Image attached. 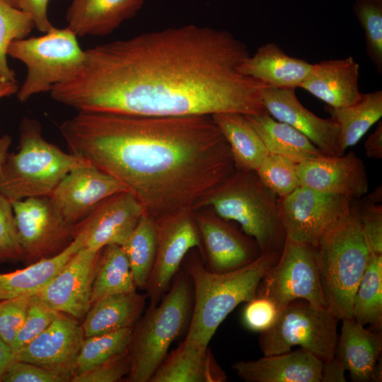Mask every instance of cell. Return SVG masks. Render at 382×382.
I'll return each mask as SVG.
<instances>
[{"instance_id": "cell-1", "label": "cell", "mask_w": 382, "mask_h": 382, "mask_svg": "<svg viewBox=\"0 0 382 382\" xmlns=\"http://www.w3.org/2000/svg\"><path fill=\"white\" fill-rule=\"evenodd\" d=\"M250 56L227 30L185 25L84 50L79 69L50 91L77 112L176 117L267 113L268 85L241 74Z\"/></svg>"}, {"instance_id": "cell-2", "label": "cell", "mask_w": 382, "mask_h": 382, "mask_svg": "<svg viewBox=\"0 0 382 382\" xmlns=\"http://www.w3.org/2000/svg\"><path fill=\"white\" fill-rule=\"evenodd\" d=\"M59 129L70 152L122 182L155 219L192 208L236 169L209 115L77 112Z\"/></svg>"}, {"instance_id": "cell-3", "label": "cell", "mask_w": 382, "mask_h": 382, "mask_svg": "<svg viewBox=\"0 0 382 382\" xmlns=\"http://www.w3.org/2000/svg\"><path fill=\"white\" fill-rule=\"evenodd\" d=\"M280 253H261L250 263L221 273L209 270L197 257L186 261L184 271L192 282L193 305L185 338L208 346L227 316L256 297L262 280Z\"/></svg>"}, {"instance_id": "cell-4", "label": "cell", "mask_w": 382, "mask_h": 382, "mask_svg": "<svg viewBox=\"0 0 382 382\" xmlns=\"http://www.w3.org/2000/svg\"><path fill=\"white\" fill-rule=\"evenodd\" d=\"M209 208L219 216L239 224L257 243L261 253H281L286 241L277 196L253 170L235 169L193 204V211Z\"/></svg>"}, {"instance_id": "cell-5", "label": "cell", "mask_w": 382, "mask_h": 382, "mask_svg": "<svg viewBox=\"0 0 382 382\" xmlns=\"http://www.w3.org/2000/svg\"><path fill=\"white\" fill-rule=\"evenodd\" d=\"M89 164L47 141L40 124L25 117L19 125L17 151L8 153L0 166V192L11 202L50 197L69 173Z\"/></svg>"}, {"instance_id": "cell-6", "label": "cell", "mask_w": 382, "mask_h": 382, "mask_svg": "<svg viewBox=\"0 0 382 382\" xmlns=\"http://www.w3.org/2000/svg\"><path fill=\"white\" fill-rule=\"evenodd\" d=\"M315 250L328 308L339 320L353 318L354 298L372 255L355 200L349 215L325 234Z\"/></svg>"}, {"instance_id": "cell-7", "label": "cell", "mask_w": 382, "mask_h": 382, "mask_svg": "<svg viewBox=\"0 0 382 382\" xmlns=\"http://www.w3.org/2000/svg\"><path fill=\"white\" fill-rule=\"evenodd\" d=\"M193 305V288L187 273L178 275L168 291L132 330L128 352L129 382H149L168 354L171 344L189 325Z\"/></svg>"}, {"instance_id": "cell-8", "label": "cell", "mask_w": 382, "mask_h": 382, "mask_svg": "<svg viewBox=\"0 0 382 382\" xmlns=\"http://www.w3.org/2000/svg\"><path fill=\"white\" fill-rule=\"evenodd\" d=\"M8 56L23 62L27 74L16 93L20 102L47 92L71 77L81 66L83 50L77 36L69 28L53 27L39 37L13 40Z\"/></svg>"}, {"instance_id": "cell-9", "label": "cell", "mask_w": 382, "mask_h": 382, "mask_svg": "<svg viewBox=\"0 0 382 382\" xmlns=\"http://www.w3.org/2000/svg\"><path fill=\"white\" fill-rule=\"evenodd\" d=\"M339 320L327 306L296 300L279 311L270 328L260 332V349L267 356L299 346L323 363L328 362L335 357Z\"/></svg>"}, {"instance_id": "cell-10", "label": "cell", "mask_w": 382, "mask_h": 382, "mask_svg": "<svg viewBox=\"0 0 382 382\" xmlns=\"http://www.w3.org/2000/svg\"><path fill=\"white\" fill-rule=\"evenodd\" d=\"M257 296L267 298L279 311L296 300L327 306L315 247L286 238L279 257L262 280Z\"/></svg>"}, {"instance_id": "cell-11", "label": "cell", "mask_w": 382, "mask_h": 382, "mask_svg": "<svg viewBox=\"0 0 382 382\" xmlns=\"http://www.w3.org/2000/svg\"><path fill=\"white\" fill-rule=\"evenodd\" d=\"M354 201L302 185L286 196L277 197L286 238L316 247L349 215Z\"/></svg>"}, {"instance_id": "cell-12", "label": "cell", "mask_w": 382, "mask_h": 382, "mask_svg": "<svg viewBox=\"0 0 382 382\" xmlns=\"http://www.w3.org/2000/svg\"><path fill=\"white\" fill-rule=\"evenodd\" d=\"M23 260L33 263L54 256L74 239L76 224L64 219L49 197L11 202Z\"/></svg>"}, {"instance_id": "cell-13", "label": "cell", "mask_w": 382, "mask_h": 382, "mask_svg": "<svg viewBox=\"0 0 382 382\" xmlns=\"http://www.w3.org/2000/svg\"><path fill=\"white\" fill-rule=\"evenodd\" d=\"M156 256L147 286L149 306L158 304L192 248L202 250V241L192 208L178 209L156 219Z\"/></svg>"}, {"instance_id": "cell-14", "label": "cell", "mask_w": 382, "mask_h": 382, "mask_svg": "<svg viewBox=\"0 0 382 382\" xmlns=\"http://www.w3.org/2000/svg\"><path fill=\"white\" fill-rule=\"evenodd\" d=\"M84 338L76 318L59 312L44 331L16 354V359L36 364L71 381Z\"/></svg>"}, {"instance_id": "cell-15", "label": "cell", "mask_w": 382, "mask_h": 382, "mask_svg": "<svg viewBox=\"0 0 382 382\" xmlns=\"http://www.w3.org/2000/svg\"><path fill=\"white\" fill-rule=\"evenodd\" d=\"M194 219L209 270L218 273L232 271L260 255L259 247L252 238L212 210L194 211Z\"/></svg>"}, {"instance_id": "cell-16", "label": "cell", "mask_w": 382, "mask_h": 382, "mask_svg": "<svg viewBox=\"0 0 382 382\" xmlns=\"http://www.w3.org/2000/svg\"><path fill=\"white\" fill-rule=\"evenodd\" d=\"M128 191L119 180L91 164L69 173L50 195L54 209L76 224L108 197Z\"/></svg>"}, {"instance_id": "cell-17", "label": "cell", "mask_w": 382, "mask_h": 382, "mask_svg": "<svg viewBox=\"0 0 382 382\" xmlns=\"http://www.w3.org/2000/svg\"><path fill=\"white\" fill-rule=\"evenodd\" d=\"M101 250L81 248L37 294L57 311L83 319L91 306L93 282Z\"/></svg>"}, {"instance_id": "cell-18", "label": "cell", "mask_w": 382, "mask_h": 382, "mask_svg": "<svg viewBox=\"0 0 382 382\" xmlns=\"http://www.w3.org/2000/svg\"><path fill=\"white\" fill-rule=\"evenodd\" d=\"M145 210L129 191L113 195L100 202L76 224V235L83 247L102 250L110 244L121 245L135 227Z\"/></svg>"}, {"instance_id": "cell-19", "label": "cell", "mask_w": 382, "mask_h": 382, "mask_svg": "<svg viewBox=\"0 0 382 382\" xmlns=\"http://www.w3.org/2000/svg\"><path fill=\"white\" fill-rule=\"evenodd\" d=\"M296 171L302 186L353 201L365 195L369 189L364 162L354 152L297 163Z\"/></svg>"}, {"instance_id": "cell-20", "label": "cell", "mask_w": 382, "mask_h": 382, "mask_svg": "<svg viewBox=\"0 0 382 382\" xmlns=\"http://www.w3.org/2000/svg\"><path fill=\"white\" fill-rule=\"evenodd\" d=\"M296 88L267 86L262 91V103L269 115L305 135L330 156H340L339 127L332 118L323 119L306 108L298 100Z\"/></svg>"}, {"instance_id": "cell-21", "label": "cell", "mask_w": 382, "mask_h": 382, "mask_svg": "<svg viewBox=\"0 0 382 382\" xmlns=\"http://www.w3.org/2000/svg\"><path fill=\"white\" fill-rule=\"evenodd\" d=\"M322 367L320 359L301 348L232 365L247 382H320Z\"/></svg>"}, {"instance_id": "cell-22", "label": "cell", "mask_w": 382, "mask_h": 382, "mask_svg": "<svg viewBox=\"0 0 382 382\" xmlns=\"http://www.w3.org/2000/svg\"><path fill=\"white\" fill-rule=\"evenodd\" d=\"M359 65L352 56L323 60L313 64L300 88L332 108L347 107L359 101Z\"/></svg>"}, {"instance_id": "cell-23", "label": "cell", "mask_w": 382, "mask_h": 382, "mask_svg": "<svg viewBox=\"0 0 382 382\" xmlns=\"http://www.w3.org/2000/svg\"><path fill=\"white\" fill-rule=\"evenodd\" d=\"M335 356L354 382L379 381L378 361L382 349L381 332L366 329L354 318L341 319Z\"/></svg>"}, {"instance_id": "cell-24", "label": "cell", "mask_w": 382, "mask_h": 382, "mask_svg": "<svg viewBox=\"0 0 382 382\" xmlns=\"http://www.w3.org/2000/svg\"><path fill=\"white\" fill-rule=\"evenodd\" d=\"M226 378L208 346L185 338L167 354L149 382H224Z\"/></svg>"}, {"instance_id": "cell-25", "label": "cell", "mask_w": 382, "mask_h": 382, "mask_svg": "<svg viewBox=\"0 0 382 382\" xmlns=\"http://www.w3.org/2000/svg\"><path fill=\"white\" fill-rule=\"evenodd\" d=\"M144 0H72L66 20L78 36H105L134 17Z\"/></svg>"}, {"instance_id": "cell-26", "label": "cell", "mask_w": 382, "mask_h": 382, "mask_svg": "<svg viewBox=\"0 0 382 382\" xmlns=\"http://www.w3.org/2000/svg\"><path fill=\"white\" fill-rule=\"evenodd\" d=\"M313 64L286 54L274 43H267L247 57L239 71L270 86L296 88L307 79Z\"/></svg>"}, {"instance_id": "cell-27", "label": "cell", "mask_w": 382, "mask_h": 382, "mask_svg": "<svg viewBox=\"0 0 382 382\" xmlns=\"http://www.w3.org/2000/svg\"><path fill=\"white\" fill-rule=\"evenodd\" d=\"M146 294L135 291L103 297L93 303L81 324L85 337L133 328L145 308Z\"/></svg>"}, {"instance_id": "cell-28", "label": "cell", "mask_w": 382, "mask_h": 382, "mask_svg": "<svg viewBox=\"0 0 382 382\" xmlns=\"http://www.w3.org/2000/svg\"><path fill=\"white\" fill-rule=\"evenodd\" d=\"M83 247L82 238L76 235L59 254L37 260L23 269L0 273V301L38 293Z\"/></svg>"}, {"instance_id": "cell-29", "label": "cell", "mask_w": 382, "mask_h": 382, "mask_svg": "<svg viewBox=\"0 0 382 382\" xmlns=\"http://www.w3.org/2000/svg\"><path fill=\"white\" fill-rule=\"evenodd\" d=\"M245 116L270 154L282 156L296 163L328 156L302 133L268 113Z\"/></svg>"}, {"instance_id": "cell-30", "label": "cell", "mask_w": 382, "mask_h": 382, "mask_svg": "<svg viewBox=\"0 0 382 382\" xmlns=\"http://www.w3.org/2000/svg\"><path fill=\"white\" fill-rule=\"evenodd\" d=\"M212 117L228 144L235 168L255 171L269 152L245 116L217 113Z\"/></svg>"}, {"instance_id": "cell-31", "label": "cell", "mask_w": 382, "mask_h": 382, "mask_svg": "<svg viewBox=\"0 0 382 382\" xmlns=\"http://www.w3.org/2000/svg\"><path fill=\"white\" fill-rule=\"evenodd\" d=\"M327 111L339 127L338 146L340 155L355 145L382 117V91L362 93L353 105Z\"/></svg>"}, {"instance_id": "cell-32", "label": "cell", "mask_w": 382, "mask_h": 382, "mask_svg": "<svg viewBox=\"0 0 382 382\" xmlns=\"http://www.w3.org/2000/svg\"><path fill=\"white\" fill-rule=\"evenodd\" d=\"M137 289L128 259L121 245L105 246L96 267L91 303L107 296L132 292Z\"/></svg>"}, {"instance_id": "cell-33", "label": "cell", "mask_w": 382, "mask_h": 382, "mask_svg": "<svg viewBox=\"0 0 382 382\" xmlns=\"http://www.w3.org/2000/svg\"><path fill=\"white\" fill-rule=\"evenodd\" d=\"M121 247L137 288L146 290L156 256V219L144 212Z\"/></svg>"}, {"instance_id": "cell-34", "label": "cell", "mask_w": 382, "mask_h": 382, "mask_svg": "<svg viewBox=\"0 0 382 382\" xmlns=\"http://www.w3.org/2000/svg\"><path fill=\"white\" fill-rule=\"evenodd\" d=\"M353 318L363 326L381 332L382 326V255L372 254L357 287Z\"/></svg>"}, {"instance_id": "cell-35", "label": "cell", "mask_w": 382, "mask_h": 382, "mask_svg": "<svg viewBox=\"0 0 382 382\" xmlns=\"http://www.w3.org/2000/svg\"><path fill=\"white\" fill-rule=\"evenodd\" d=\"M132 330L125 328L86 337L77 357L76 374L89 370L127 351Z\"/></svg>"}, {"instance_id": "cell-36", "label": "cell", "mask_w": 382, "mask_h": 382, "mask_svg": "<svg viewBox=\"0 0 382 382\" xmlns=\"http://www.w3.org/2000/svg\"><path fill=\"white\" fill-rule=\"evenodd\" d=\"M34 27L28 13L0 0V81L17 82L7 62L8 47L13 40L26 37Z\"/></svg>"}, {"instance_id": "cell-37", "label": "cell", "mask_w": 382, "mask_h": 382, "mask_svg": "<svg viewBox=\"0 0 382 382\" xmlns=\"http://www.w3.org/2000/svg\"><path fill=\"white\" fill-rule=\"evenodd\" d=\"M296 164L286 157L269 153L255 172L266 187L277 197H282L301 186Z\"/></svg>"}, {"instance_id": "cell-38", "label": "cell", "mask_w": 382, "mask_h": 382, "mask_svg": "<svg viewBox=\"0 0 382 382\" xmlns=\"http://www.w3.org/2000/svg\"><path fill=\"white\" fill-rule=\"evenodd\" d=\"M354 11L365 31L367 54L381 74L382 0H357Z\"/></svg>"}, {"instance_id": "cell-39", "label": "cell", "mask_w": 382, "mask_h": 382, "mask_svg": "<svg viewBox=\"0 0 382 382\" xmlns=\"http://www.w3.org/2000/svg\"><path fill=\"white\" fill-rule=\"evenodd\" d=\"M59 313L47 305L37 294L31 295L25 319L11 346L15 356L44 331Z\"/></svg>"}, {"instance_id": "cell-40", "label": "cell", "mask_w": 382, "mask_h": 382, "mask_svg": "<svg viewBox=\"0 0 382 382\" xmlns=\"http://www.w3.org/2000/svg\"><path fill=\"white\" fill-rule=\"evenodd\" d=\"M23 260L11 202L0 192V262Z\"/></svg>"}, {"instance_id": "cell-41", "label": "cell", "mask_w": 382, "mask_h": 382, "mask_svg": "<svg viewBox=\"0 0 382 382\" xmlns=\"http://www.w3.org/2000/svg\"><path fill=\"white\" fill-rule=\"evenodd\" d=\"M30 296L0 301V336L11 349L25 319Z\"/></svg>"}, {"instance_id": "cell-42", "label": "cell", "mask_w": 382, "mask_h": 382, "mask_svg": "<svg viewBox=\"0 0 382 382\" xmlns=\"http://www.w3.org/2000/svg\"><path fill=\"white\" fill-rule=\"evenodd\" d=\"M130 371L128 349L95 367L76 374L71 382H117L127 376Z\"/></svg>"}, {"instance_id": "cell-43", "label": "cell", "mask_w": 382, "mask_h": 382, "mask_svg": "<svg viewBox=\"0 0 382 382\" xmlns=\"http://www.w3.org/2000/svg\"><path fill=\"white\" fill-rule=\"evenodd\" d=\"M279 310L270 299L256 296L247 302L242 314L243 325L249 330L262 332L274 323Z\"/></svg>"}, {"instance_id": "cell-44", "label": "cell", "mask_w": 382, "mask_h": 382, "mask_svg": "<svg viewBox=\"0 0 382 382\" xmlns=\"http://www.w3.org/2000/svg\"><path fill=\"white\" fill-rule=\"evenodd\" d=\"M359 207V221L372 254L382 255V206L371 201Z\"/></svg>"}, {"instance_id": "cell-45", "label": "cell", "mask_w": 382, "mask_h": 382, "mask_svg": "<svg viewBox=\"0 0 382 382\" xmlns=\"http://www.w3.org/2000/svg\"><path fill=\"white\" fill-rule=\"evenodd\" d=\"M3 382H64L55 374L36 364L16 359L7 369Z\"/></svg>"}, {"instance_id": "cell-46", "label": "cell", "mask_w": 382, "mask_h": 382, "mask_svg": "<svg viewBox=\"0 0 382 382\" xmlns=\"http://www.w3.org/2000/svg\"><path fill=\"white\" fill-rule=\"evenodd\" d=\"M49 2L50 0H19L18 8L32 17L35 27L40 31L47 33L54 27L48 18Z\"/></svg>"}, {"instance_id": "cell-47", "label": "cell", "mask_w": 382, "mask_h": 382, "mask_svg": "<svg viewBox=\"0 0 382 382\" xmlns=\"http://www.w3.org/2000/svg\"><path fill=\"white\" fill-rule=\"evenodd\" d=\"M345 367L335 356L328 362L323 363L320 382H345Z\"/></svg>"}, {"instance_id": "cell-48", "label": "cell", "mask_w": 382, "mask_h": 382, "mask_svg": "<svg viewBox=\"0 0 382 382\" xmlns=\"http://www.w3.org/2000/svg\"><path fill=\"white\" fill-rule=\"evenodd\" d=\"M366 156L370 158H382V122H380L375 131L364 142Z\"/></svg>"}, {"instance_id": "cell-49", "label": "cell", "mask_w": 382, "mask_h": 382, "mask_svg": "<svg viewBox=\"0 0 382 382\" xmlns=\"http://www.w3.org/2000/svg\"><path fill=\"white\" fill-rule=\"evenodd\" d=\"M16 360V356L11 347L0 336V382L9 366Z\"/></svg>"}, {"instance_id": "cell-50", "label": "cell", "mask_w": 382, "mask_h": 382, "mask_svg": "<svg viewBox=\"0 0 382 382\" xmlns=\"http://www.w3.org/2000/svg\"><path fill=\"white\" fill-rule=\"evenodd\" d=\"M18 90L17 82L0 81V100L16 94Z\"/></svg>"}, {"instance_id": "cell-51", "label": "cell", "mask_w": 382, "mask_h": 382, "mask_svg": "<svg viewBox=\"0 0 382 382\" xmlns=\"http://www.w3.org/2000/svg\"><path fill=\"white\" fill-rule=\"evenodd\" d=\"M11 144V137L8 134H4L0 137V166L8 153V149Z\"/></svg>"}, {"instance_id": "cell-52", "label": "cell", "mask_w": 382, "mask_h": 382, "mask_svg": "<svg viewBox=\"0 0 382 382\" xmlns=\"http://www.w3.org/2000/svg\"><path fill=\"white\" fill-rule=\"evenodd\" d=\"M370 201L378 203L381 201V186L380 187H378L376 190L374 191V192L371 193L369 196Z\"/></svg>"}, {"instance_id": "cell-53", "label": "cell", "mask_w": 382, "mask_h": 382, "mask_svg": "<svg viewBox=\"0 0 382 382\" xmlns=\"http://www.w3.org/2000/svg\"><path fill=\"white\" fill-rule=\"evenodd\" d=\"M12 6L18 8L19 0H5Z\"/></svg>"}]
</instances>
